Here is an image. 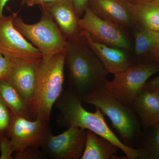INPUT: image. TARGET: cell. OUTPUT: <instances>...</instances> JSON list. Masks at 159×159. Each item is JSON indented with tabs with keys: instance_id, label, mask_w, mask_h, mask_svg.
Masks as SVG:
<instances>
[{
	"instance_id": "obj_1",
	"label": "cell",
	"mask_w": 159,
	"mask_h": 159,
	"mask_svg": "<svg viewBox=\"0 0 159 159\" xmlns=\"http://www.w3.org/2000/svg\"><path fill=\"white\" fill-rule=\"evenodd\" d=\"M65 53L69 87L81 101L104 86L109 74L81 34L67 39Z\"/></svg>"
},
{
	"instance_id": "obj_2",
	"label": "cell",
	"mask_w": 159,
	"mask_h": 159,
	"mask_svg": "<svg viewBox=\"0 0 159 159\" xmlns=\"http://www.w3.org/2000/svg\"><path fill=\"white\" fill-rule=\"evenodd\" d=\"M81 102L69 87L62 93L55 103L59 112L57 118L59 125L67 128L75 126L90 130L117 145L127 159H139L138 150L125 145L118 138L109 127L100 109L95 107V112L89 111L83 107Z\"/></svg>"
},
{
	"instance_id": "obj_3",
	"label": "cell",
	"mask_w": 159,
	"mask_h": 159,
	"mask_svg": "<svg viewBox=\"0 0 159 159\" xmlns=\"http://www.w3.org/2000/svg\"><path fill=\"white\" fill-rule=\"evenodd\" d=\"M65 52L43 55L40 60L36 85L29 105L33 120L50 122L53 107L62 93Z\"/></svg>"
},
{
	"instance_id": "obj_4",
	"label": "cell",
	"mask_w": 159,
	"mask_h": 159,
	"mask_svg": "<svg viewBox=\"0 0 159 159\" xmlns=\"http://www.w3.org/2000/svg\"><path fill=\"white\" fill-rule=\"evenodd\" d=\"M82 101L100 109L110 120L122 142L129 147L135 148L142 128L139 118L130 107L120 102L104 86Z\"/></svg>"
},
{
	"instance_id": "obj_5",
	"label": "cell",
	"mask_w": 159,
	"mask_h": 159,
	"mask_svg": "<svg viewBox=\"0 0 159 159\" xmlns=\"http://www.w3.org/2000/svg\"><path fill=\"white\" fill-rule=\"evenodd\" d=\"M41 11L39 20L34 24L25 23L22 18L16 14L13 19L15 27L43 56L65 52L67 39L50 14Z\"/></svg>"
},
{
	"instance_id": "obj_6",
	"label": "cell",
	"mask_w": 159,
	"mask_h": 159,
	"mask_svg": "<svg viewBox=\"0 0 159 159\" xmlns=\"http://www.w3.org/2000/svg\"><path fill=\"white\" fill-rule=\"evenodd\" d=\"M159 72L158 63H135L125 70L107 80L104 87L120 102L131 107L152 76Z\"/></svg>"
},
{
	"instance_id": "obj_7",
	"label": "cell",
	"mask_w": 159,
	"mask_h": 159,
	"mask_svg": "<svg viewBox=\"0 0 159 159\" xmlns=\"http://www.w3.org/2000/svg\"><path fill=\"white\" fill-rule=\"evenodd\" d=\"M16 14L12 12L0 18V54L15 61L41 58L39 50L15 27L13 19Z\"/></svg>"
},
{
	"instance_id": "obj_8",
	"label": "cell",
	"mask_w": 159,
	"mask_h": 159,
	"mask_svg": "<svg viewBox=\"0 0 159 159\" xmlns=\"http://www.w3.org/2000/svg\"><path fill=\"white\" fill-rule=\"evenodd\" d=\"M87 130L70 126L62 133L54 136L51 134L40 148L46 158H81L86 140Z\"/></svg>"
},
{
	"instance_id": "obj_9",
	"label": "cell",
	"mask_w": 159,
	"mask_h": 159,
	"mask_svg": "<svg viewBox=\"0 0 159 159\" xmlns=\"http://www.w3.org/2000/svg\"><path fill=\"white\" fill-rule=\"evenodd\" d=\"M51 134L49 122L13 115L7 137L15 152L29 147L40 148Z\"/></svg>"
},
{
	"instance_id": "obj_10",
	"label": "cell",
	"mask_w": 159,
	"mask_h": 159,
	"mask_svg": "<svg viewBox=\"0 0 159 159\" xmlns=\"http://www.w3.org/2000/svg\"><path fill=\"white\" fill-rule=\"evenodd\" d=\"M80 28L89 32L96 39L107 45L131 51L132 46L124 29L100 18L88 8L78 20Z\"/></svg>"
},
{
	"instance_id": "obj_11",
	"label": "cell",
	"mask_w": 159,
	"mask_h": 159,
	"mask_svg": "<svg viewBox=\"0 0 159 159\" xmlns=\"http://www.w3.org/2000/svg\"><path fill=\"white\" fill-rule=\"evenodd\" d=\"M88 8L98 17L122 29H134L138 25L134 5L128 0H89Z\"/></svg>"
},
{
	"instance_id": "obj_12",
	"label": "cell",
	"mask_w": 159,
	"mask_h": 159,
	"mask_svg": "<svg viewBox=\"0 0 159 159\" xmlns=\"http://www.w3.org/2000/svg\"><path fill=\"white\" fill-rule=\"evenodd\" d=\"M80 34L109 74L115 75L135 63L134 59L129 57L125 50L101 43L85 30H81Z\"/></svg>"
},
{
	"instance_id": "obj_13",
	"label": "cell",
	"mask_w": 159,
	"mask_h": 159,
	"mask_svg": "<svg viewBox=\"0 0 159 159\" xmlns=\"http://www.w3.org/2000/svg\"><path fill=\"white\" fill-rule=\"evenodd\" d=\"M39 7L41 10L47 11L50 14L66 39L80 35L79 18L72 0H56Z\"/></svg>"
},
{
	"instance_id": "obj_14",
	"label": "cell",
	"mask_w": 159,
	"mask_h": 159,
	"mask_svg": "<svg viewBox=\"0 0 159 159\" xmlns=\"http://www.w3.org/2000/svg\"><path fill=\"white\" fill-rule=\"evenodd\" d=\"M40 59L16 61L7 79L19 91L29 107L36 85Z\"/></svg>"
},
{
	"instance_id": "obj_15",
	"label": "cell",
	"mask_w": 159,
	"mask_h": 159,
	"mask_svg": "<svg viewBox=\"0 0 159 159\" xmlns=\"http://www.w3.org/2000/svg\"><path fill=\"white\" fill-rule=\"evenodd\" d=\"M139 118L142 130L159 123V91L144 88L130 107Z\"/></svg>"
},
{
	"instance_id": "obj_16",
	"label": "cell",
	"mask_w": 159,
	"mask_h": 159,
	"mask_svg": "<svg viewBox=\"0 0 159 159\" xmlns=\"http://www.w3.org/2000/svg\"><path fill=\"white\" fill-rule=\"evenodd\" d=\"M134 52L135 62H157L159 60V32L138 25L134 28Z\"/></svg>"
},
{
	"instance_id": "obj_17",
	"label": "cell",
	"mask_w": 159,
	"mask_h": 159,
	"mask_svg": "<svg viewBox=\"0 0 159 159\" xmlns=\"http://www.w3.org/2000/svg\"><path fill=\"white\" fill-rule=\"evenodd\" d=\"M119 149L110 140L87 130L85 147L80 159H116Z\"/></svg>"
},
{
	"instance_id": "obj_18",
	"label": "cell",
	"mask_w": 159,
	"mask_h": 159,
	"mask_svg": "<svg viewBox=\"0 0 159 159\" xmlns=\"http://www.w3.org/2000/svg\"><path fill=\"white\" fill-rule=\"evenodd\" d=\"M0 99L14 116L33 120L28 103L19 91L7 80L0 81Z\"/></svg>"
},
{
	"instance_id": "obj_19",
	"label": "cell",
	"mask_w": 159,
	"mask_h": 159,
	"mask_svg": "<svg viewBox=\"0 0 159 159\" xmlns=\"http://www.w3.org/2000/svg\"><path fill=\"white\" fill-rule=\"evenodd\" d=\"M134 14L138 25L159 31V0H152L134 6Z\"/></svg>"
},
{
	"instance_id": "obj_20",
	"label": "cell",
	"mask_w": 159,
	"mask_h": 159,
	"mask_svg": "<svg viewBox=\"0 0 159 159\" xmlns=\"http://www.w3.org/2000/svg\"><path fill=\"white\" fill-rule=\"evenodd\" d=\"M135 148L139 152V159H159V126L142 130Z\"/></svg>"
},
{
	"instance_id": "obj_21",
	"label": "cell",
	"mask_w": 159,
	"mask_h": 159,
	"mask_svg": "<svg viewBox=\"0 0 159 159\" xmlns=\"http://www.w3.org/2000/svg\"><path fill=\"white\" fill-rule=\"evenodd\" d=\"M13 117V114L10 109L0 99V135L7 136Z\"/></svg>"
},
{
	"instance_id": "obj_22",
	"label": "cell",
	"mask_w": 159,
	"mask_h": 159,
	"mask_svg": "<svg viewBox=\"0 0 159 159\" xmlns=\"http://www.w3.org/2000/svg\"><path fill=\"white\" fill-rule=\"evenodd\" d=\"M14 159H42L46 158L40 148L29 147L14 152Z\"/></svg>"
},
{
	"instance_id": "obj_23",
	"label": "cell",
	"mask_w": 159,
	"mask_h": 159,
	"mask_svg": "<svg viewBox=\"0 0 159 159\" xmlns=\"http://www.w3.org/2000/svg\"><path fill=\"white\" fill-rule=\"evenodd\" d=\"M0 159H13L12 154L14 152L12 149L10 139L7 136L0 135Z\"/></svg>"
},
{
	"instance_id": "obj_24",
	"label": "cell",
	"mask_w": 159,
	"mask_h": 159,
	"mask_svg": "<svg viewBox=\"0 0 159 159\" xmlns=\"http://www.w3.org/2000/svg\"><path fill=\"white\" fill-rule=\"evenodd\" d=\"M15 62L0 54V81L7 80Z\"/></svg>"
},
{
	"instance_id": "obj_25",
	"label": "cell",
	"mask_w": 159,
	"mask_h": 159,
	"mask_svg": "<svg viewBox=\"0 0 159 159\" xmlns=\"http://www.w3.org/2000/svg\"><path fill=\"white\" fill-rule=\"evenodd\" d=\"M77 16L79 18L82 17L88 7L89 0H72Z\"/></svg>"
},
{
	"instance_id": "obj_26",
	"label": "cell",
	"mask_w": 159,
	"mask_h": 159,
	"mask_svg": "<svg viewBox=\"0 0 159 159\" xmlns=\"http://www.w3.org/2000/svg\"><path fill=\"white\" fill-rule=\"evenodd\" d=\"M56 0H25L24 4L28 7H33L35 6H43L55 2Z\"/></svg>"
},
{
	"instance_id": "obj_27",
	"label": "cell",
	"mask_w": 159,
	"mask_h": 159,
	"mask_svg": "<svg viewBox=\"0 0 159 159\" xmlns=\"http://www.w3.org/2000/svg\"><path fill=\"white\" fill-rule=\"evenodd\" d=\"M157 62L159 64V60ZM145 87L153 90L159 91V76L148 80L145 84Z\"/></svg>"
},
{
	"instance_id": "obj_28",
	"label": "cell",
	"mask_w": 159,
	"mask_h": 159,
	"mask_svg": "<svg viewBox=\"0 0 159 159\" xmlns=\"http://www.w3.org/2000/svg\"><path fill=\"white\" fill-rule=\"evenodd\" d=\"M9 0H0V18L4 16L3 14V10H4V7L6 5V3L9 1ZM25 0H22V5H24Z\"/></svg>"
},
{
	"instance_id": "obj_29",
	"label": "cell",
	"mask_w": 159,
	"mask_h": 159,
	"mask_svg": "<svg viewBox=\"0 0 159 159\" xmlns=\"http://www.w3.org/2000/svg\"><path fill=\"white\" fill-rule=\"evenodd\" d=\"M132 5H136L137 4H140L145 2H150L152 0H128Z\"/></svg>"
},
{
	"instance_id": "obj_30",
	"label": "cell",
	"mask_w": 159,
	"mask_h": 159,
	"mask_svg": "<svg viewBox=\"0 0 159 159\" xmlns=\"http://www.w3.org/2000/svg\"><path fill=\"white\" fill-rule=\"evenodd\" d=\"M157 125L158 126H159V124H157Z\"/></svg>"
},
{
	"instance_id": "obj_31",
	"label": "cell",
	"mask_w": 159,
	"mask_h": 159,
	"mask_svg": "<svg viewBox=\"0 0 159 159\" xmlns=\"http://www.w3.org/2000/svg\"></svg>"
}]
</instances>
